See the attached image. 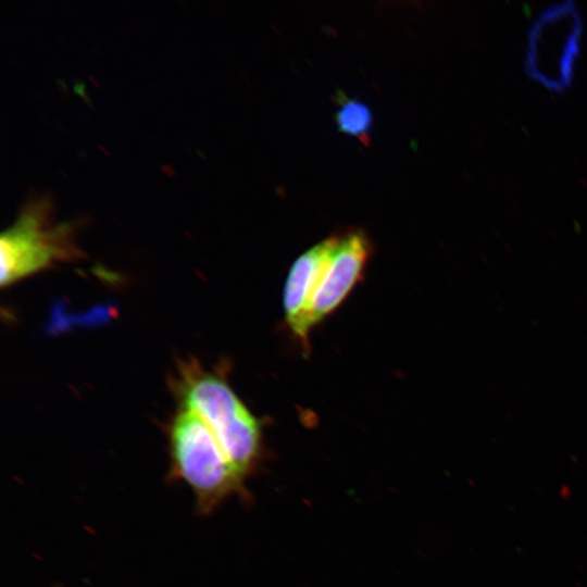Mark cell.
Masks as SVG:
<instances>
[{
	"label": "cell",
	"instance_id": "6da1fadb",
	"mask_svg": "<svg viewBox=\"0 0 587 587\" xmlns=\"http://www.w3.org/2000/svg\"><path fill=\"white\" fill-rule=\"evenodd\" d=\"M175 390L183 408L195 412L211 429L227 459L245 479L260 462V422L220 375L197 361L179 365Z\"/></svg>",
	"mask_w": 587,
	"mask_h": 587
},
{
	"label": "cell",
	"instance_id": "7a4b0ae2",
	"mask_svg": "<svg viewBox=\"0 0 587 587\" xmlns=\"http://www.w3.org/2000/svg\"><path fill=\"white\" fill-rule=\"evenodd\" d=\"M167 478L188 486L200 514L241 495L243 478L232 465L209 426L192 411L180 409L167 428Z\"/></svg>",
	"mask_w": 587,
	"mask_h": 587
},
{
	"label": "cell",
	"instance_id": "3957f363",
	"mask_svg": "<svg viewBox=\"0 0 587 587\" xmlns=\"http://www.w3.org/2000/svg\"><path fill=\"white\" fill-rule=\"evenodd\" d=\"M48 200L26 204L0 238L1 287L80 257L71 223H58Z\"/></svg>",
	"mask_w": 587,
	"mask_h": 587
},
{
	"label": "cell",
	"instance_id": "277c9868",
	"mask_svg": "<svg viewBox=\"0 0 587 587\" xmlns=\"http://www.w3.org/2000/svg\"><path fill=\"white\" fill-rule=\"evenodd\" d=\"M582 33V15L573 1L547 7L528 29L526 74L552 91L567 90L573 84Z\"/></svg>",
	"mask_w": 587,
	"mask_h": 587
},
{
	"label": "cell",
	"instance_id": "5b68a950",
	"mask_svg": "<svg viewBox=\"0 0 587 587\" xmlns=\"http://www.w3.org/2000/svg\"><path fill=\"white\" fill-rule=\"evenodd\" d=\"M370 252L371 245L363 233L338 236L309 309L310 330L334 312L351 292L363 275Z\"/></svg>",
	"mask_w": 587,
	"mask_h": 587
},
{
	"label": "cell",
	"instance_id": "8992f818",
	"mask_svg": "<svg viewBox=\"0 0 587 587\" xmlns=\"http://www.w3.org/2000/svg\"><path fill=\"white\" fill-rule=\"evenodd\" d=\"M337 239L338 236H332L311 247L294 262L288 273L283 295L285 317L302 341H308L309 309Z\"/></svg>",
	"mask_w": 587,
	"mask_h": 587
},
{
	"label": "cell",
	"instance_id": "52a82bcc",
	"mask_svg": "<svg viewBox=\"0 0 587 587\" xmlns=\"http://www.w3.org/2000/svg\"><path fill=\"white\" fill-rule=\"evenodd\" d=\"M339 130L361 139L364 143L372 129L373 116L370 108L358 100L346 99L336 112Z\"/></svg>",
	"mask_w": 587,
	"mask_h": 587
}]
</instances>
